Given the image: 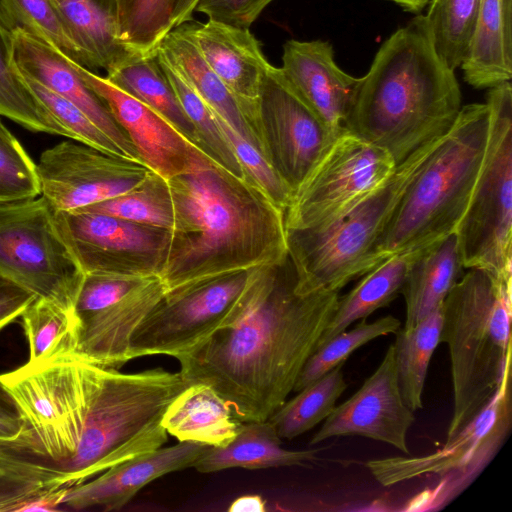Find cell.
<instances>
[{
	"instance_id": "1",
	"label": "cell",
	"mask_w": 512,
	"mask_h": 512,
	"mask_svg": "<svg viewBox=\"0 0 512 512\" xmlns=\"http://www.w3.org/2000/svg\"><path fill=\"white\" fill-rule=\"evenodd\" d=\"M339 298L299 289L289 256L255 267L224 323L177 358L179 372L211 386L240 421H265L293 391Z\"/></svg>"
},
{
	"instance_id": "2",
	"label": "cell",
	"mask_w": 512,
	"mask_h": 512,
	"mask_svg": "<svg viewBox=\"0 0 512 512\" xmlns=\"http://www.w3.org/2000/svg\"><path fill=\"white\" fill-rule=\"evenodd\" d=\"M167 180L174 211L160 274L167 290L288 257L284 211L201 149L187 169Z\"/></svg>"
},
{
	"instance_id": "3",
	"label": "cell",
	"mask_w": 512,
	"mask_h": 512,
	"mask_svg": "<svg viewBox=\"0 0 512 512\" xmlns=\"http://www.w3.org/2000/svg\"><path fill=\"white\" fill-rule=\"evenodd\" d=\"M461 108L454 70L438 56L424 15H417L380 46L343 127L399 165L446 134Z\"/></svg>"
},
{
	"instance_id": "4",
	"label": "cell",
	"mask_w": 512,
	"mask_h": 512,
	"mask_svg": "<svg viewBox=\"0 0 512 512\" xmlns=\"http://www.w3.org/2000/svg\"><path fill=\"white\" fill-rule=\"evenodd\" d=\"M511 283L470 268L443 301L440 343L449 350L453 389L445 441L478 416L511 367Z\"/></svg>"
},
{
	"instance_id": "5",
	"label": "cell",
	"mask_w": 512,
	"mask_h": 512,
	"mask_svg": "<svg viewBox=\"0 0 512 512\" xmlns=\"http://www.w3.org/2000/svg\"><path fill=\"white\" fill-rule=\"evenodd\" d=\"M490 128L486 103L462 106L457 119L421 165L375 246L392 254L429 245L455 232L471 198Z\"/></svg>"
},
{
	"instance_id": "6",
	"label": "cell",
	"mask_w": 512,
	"mask_h": 512,
	"mask_svg": "<svg viewBox=\"0 0 512 512\" xmlns=\"http://www.w3.org/2000/svg\"><path fill=\"white\" fill-rule=\"evenodd\" d=\"M443 136L416 150L381 186L327 224L285 230L288 256L300 289L340 291L383 262L376 256V243L407 187Z\"/></svg>"
},
{
	"instance_id": "7",
	"label": "cell",
	"mask_w": 512,
	"mask_h": 512,
	"mask_svg": "<svg viewBox=\"0 0 512 512\" xmlns=\"http://www.w3.org/2000/svg\"><path fill=\"white\" fill-rule=\"evenodd\" d=\"M488 142L468 206L455 233L465 269L512 278V86L488 90Z\"/></svg>"
},
{
	"instance_id": "8",
	"label": "cell",
	"mask_w": 512,
	"mask_h": 512,
	"mask_svg": "<svg viewBox=\"0 0 512 512\" xmlns=\"http://www.w3.org/2000/svg\"><path fill=\"white\" fill-rule=\"evenodd\" d=\"M84 275L43 196L0 202V279L74 312Z\"/></svg>"
},
{
	"instance_id": "9",
	"label": "cell",
	"mask_w": 512,
	"mask_h": 512,
	"mask_svg": "<svg viewBox=\"0 0 512 512\" xmlns=\"http://www.w3.org/2000/svg\"><path fill=\"white\" fill-rule=\"evenodd\" d=\"M511 367L497 392L478 416L461 432L431 454L373 459L366 463L385 487L433 474L438 484L424 494L419 509L441 508L465 490L496 456L512 424Z\"/></svg>"
},
{
	"instance_id": "10",
	"label": "cell",
	"mask_w": 512,
	"mask_h": 512,
	"mask_svg": "<svg viewBox=\"0 0 512 512\" xmlns=\"http://www.w3.org/2000/svg\"><path fill=\"white\" fill-rule=\"evenodd\" d=\"M252 269L210 275L167 290L133 332L129 361L160 354L177 359L193 349L228 318Z\"/></svg>"
},
{
	"instance_id": "11",
	"label": "cell",
	"mask_w": 512,
	"mask_h": 512,
	"mask_svg": "<svg viewBox=\"0 0 512 512\" xmlns=\"http://www.w3.org/2000/svg\"><path fill=\"white\" fill-rule=\"evenodd\" d=\"M396 166L386 150L344 128L294 191L284 211L285 230L327 224L381 186Z\"/></svg>"
},
{
	"instance_id": "12",
	"label": "cell",
	"mask_w": 512,
	"mask_h": 512,
	"mask_svg": "<svg viewBox=\"0 0 512 512\" xmlns=\"http://www.w3.org/2000/svg\"><path fill=\"white\" fill-rule=\"evenodd\" d=\"M55 226L84 274L160 276L171 231L86 211H54Z\"/></svg>"
},
{
	"instance_id": "13",
	"label": "cell",
	"mask_w": 512,
	"mask_h": 512,
	"mask_svg": "<svg viewBox=\"0 0 512 512\" xmlns=\"http://www.w3.org/2000/svg\"><path fill=\"white\" fill-rule=\"evenodd\" d=\"M343 130L323 121L280 67L271 65L261 89L257 132L264 155L293 193Z\"/></svg>"
},
{
	"instance_id": "14",
	"label": "cell",
	"mask_w": 512,
	"mask_h": 512,
	"mask_svg": "<svg viewBox=\"0 0 512 512\" xmlns=\"http://www.w3.org/2000/svg\"><path fill=\"white\" fill-rule=\"evenodd\" d=\"M152 171L142 161L66 140L36 164L40 195L54 211H76L124 194Z\"/></svg>"
},
{
	"instance_id": "15",
	"label": "cell",
	"mask_w": 512,
	"mask_h": 512,
	"mask_svg": "<svg viewBox=\"0 0 512 512\" xmlns=\"http://www.w3.org/2000/svg\"><path fill=\"white\" fill-rule=\"evenodd\" d=\"M414 411L404 402L398 384L394 345L376 370L346 401L335 406L312 436L310 445L332 437L361 436L393 446L405 455Z\"/></svg>"
},
{
	"instance_id": "16",
	"label": "cell",
	"mask_w": 512,
	"mask_h": 512,
	"mask_svg": "<svg viewBox=\"0 0 512 512\" xmlns=\"http://www.w3.org/2000/svg\"><path fill=\"white\" fill-rule=\"evenodd\" d=\"M180 26L234 97L263 153L257 132L258 107L262 85L272 64L261 43L250 28L213 19L205 22L192 19Z\"/></svg>"
},
{
	"instance_id": "17",
	"label": "cell",
	"mask_w": 512,
	"mask_h": 512,
	"mask_svg": "<svg viewBox=\"0 0 512 512\" xmlns=\"http://www.w3.org/2000/svg\"><path fill=\"white\" fill-rule=\"evenodd\" d=\"M71 64L85 84L107 106L145 165L166 179L190 166L199 148L189 142L168 121L143 102L115 86L105 76L72 61Z\"/></svg>"
},
{
	"instance_id": "18",
	"label": "cell",
	"mask_w": 512,
	"mask_h": 512,
	"mask_svg": "<svg viewBox=\"0 0 512 512\" xmlns=\"http://www.w3.org/2000/svg\"><path fill=\"white\" fill-rule=\"evenodd\" d=\"M209 447L202 443L179 441L176 445L162 446L126 460L100 473L94 480L67 487L62 506L75 511L91 508L119 510L153 480L193 467Z\"/></svg>"
},
{
	"instance_id": "19",
	"label": "cell",
	"mask_w": 512,
	"mask_h": 512,
	"mask_svg": "<svg viewBox=\"0 0 512 512\" xmlns=\"http://www.w3.org/2000/svg\"><path fill=\"white\" fill-rule=\"evenodd\" d=\"M280 69L301 99L329 126L342 129L360 78L343 71L328 41L288 40Z\"/></svg>"
},
{
	"instance_id": "20",
	"label": "cell",
	"mask_w": 512,
	"mask_h": 512,
	"mask_svg": "<svg viewBox=\"0 0 512 512\" xmlns=\"http://www.w3.org/2000/svg\"><path fill=\"white\" fill-rule=\"evenodd\" d=\"M166 291L160 276H151L125 295L78 318L73 356L103 367H122L129 361L133 332Z\"/></svg>"
},
{
	"instance_id": "21",
	"label": "cell",
	"mask_w": 512,
	"mask_h": 512,
	"mask_svg": "<svg viewBox=\"0 0 512 512\" xmlns=\"http://www.w3.org/2000/svg\"><path fill=\"white\" fill-rule=\"evenodd\" d=\"M13 57L22 75L31 78L70 101L83 111L129 158L140 160L136 149L117 124L104 102L85 84L59 51L16 29Z\"/></svg>"
},
{
	"instance_id": "22",
	"label": "cell",
	"mask_w": 512,
	"mask_h": 512,
	"mask_svg": "<svg viewBox=\"0 0 512 512\" xmlns=\"http://www.w3.org/2000/svg\"><path fill=\"white\" fill-rule=\"evenodd\" d=\"M460 68L477 89L512 77V0H482L468 52Z\"/></svg>"
},
{
	"instance_id": "23",
	"label": "cell",
	"mask_w": 512,
	"mask_h": 512,
	"mask_svg": "<svg viewBox=\"0 0 512 512\" xmlns=\"http://www.w3.org/2000/svg\"><path fill=\"white\" fill-rule=\"evenodd\" d=\"M463 262L455 232L425 246L411 263L401 294L412 328L440 306L463 275Z\"/></svg>"
},
{
	"instance_id": "24",
	"label": "cell",
	"mask_w": 512,
	"mask_h": 512,
	"mask_svg": "<svg viewBox=\"0 0 512 512\" xmlns=\"http://www.w3.org/2000/svg\"><path fill=\"white\" fill-rule=\"evenodd\" d=\"M161 423L179 441L219 447L235 437L242 421L211 386L192 383L169 404Z\"/></svg>"
},
{
	"instance_id": "25",
	"label": "cell",
	"mask_w": 512,
	"mask_h": 512,
	"mask_svg": "<svg viewBox=\"0 0 512 512\" xmlns=\"http://www.w3.org/2000/svg\"><path fill=\"white\" fill-rule=\"evenodd\" d=\"M318 450H287L282 438L268 421L242 422L235 437L227 444L209 447L194 463L201 473L229 468L265 469L305 466L317 459Z\"/></svg>"
},
{
	"instance_id": "26",
	"label": "cell",
	"mask_w": 512,
	"mask_h": 512,
	"mask_svg": "<svg viewBox=\"0 0 512 512\" xmlns=\"http://www.w3.org/2000/svg\"><path fill=\"white\" fill-rule=\"evenodd\" d=\"M425 246L392 254L363 275L352 290L339 298L334 316L317 348L347 330L355 321L367 318L391 303L401 293L411 263Z\"/></svg>"
},
{
	"instance_id": "27",
	"label": "cell",
	"mask_w": 512,
	"mask_h": 512,
	"mask_svg": "<svg viewBox=\"0 0 512 512\" xmlns=\"http://www.w3.org/2000/svg\"><path fill=\"white\" fill-rule=\"evenodd\" d=\"M157 50L176 67L213 112L258 148L234 97L206 64L180 25L163 38Z\"/></svg>"
},
{
	"instance_id": "28",
	"label": "cell",
	"mask_w": 512,
	"mask_h": 512,
	"mask_svg": "<svg viewBox=\"0 0 512 512\" xmlns=\"http://www.w3.org/2000/svg\"><path fill=\"white\" fill-rule=\"evenodd\" d=\"M105 77L157 112L197 147L195 129L168 82L156 52L133 55L107 72Z\"/></svg>"
},
{
	"instance_id": "29",
	"label": "cell",
	"mask_w": 512,
	"mask_h": 512,
	"mask_svg": "<svg viewBox=\"0 0 512 512\" xmlns=\"http://www.w3.org/2000/svg\"><path fill=\"white\" fill-rule=\"evenodd\" d=\"M56 1L95 72L107 73L135 55L120 40L116 11L97 0Z\"/></svg>"
},
{
	"instance_id": "30",
	"label": "cell",
	"mask_w": 512,
	"mask_h": 512,
	"mask_svg": "<svg viewBox=\"0 0 512 512\" xmlns=\"http://www.w3.org/2000/svg\"><path fill=\"white\" fill-rule=\"evenodd\" d=\"M0 21L10 32L19 29L95 72L56 0H0Z\"/></svg>"
},
{
	"instance_id": "31",
	"label": "cell",
	"mask_w": 512,
	"mask_h": 512,
	"mask_svg": "<svg viewBox=\"0 0 512 512\" xmlns=\"http://www.w3.org/2000/svg\"><path fill=\"white\" fill-rule=\"evenodd\" d=\"M443 303L412 328H400L393 343L398 384L405 404L412 410L423 407V391L429 363L440 344Z\"/></svg>"
},
{
	"instance_id": "32",
	"label": "cell",
	"mask_w": 512,
	"mask_h": 512,
	"mask_svg": "<svg viewBox=\"0 0 512 512\" xmlns=\"http://www.w3.org/2000/svg\"><path fill=\"white\" fill-rule=\"evenodd\" d=\"M0 116L35 132L71 134L55 119L31 90L13 57L12 33L0 21Z\"/></svg>"
},
{
	"instance_id": "33",
	"label": "cell",
	"mask_w": 512,
	"mask_h": 512,
	"mask_svg": "<svg viewBox=\"0 0 512 512\" xmlns=\"http://www.w3.org/2000/svg\"><path fill=\"white\" fill-rule=\"evenodd\" d=\"M341 363L286 400L267 420L282 439L291 440L323 422L347 388Z\"/></svg>"
},
{
	"instance_id": "34",
	"label": "cell",
	"mask_w": 512,
	"mask_h": 512,
	"mask_svg": "<svg viewBox=\"0 0 512 512\" xmlns=\"http://www.w3.org/2000/svg\"><path fill=\"white\" fill-rule=\"evenodd\" d=\"M29 345V363H44L73 356L78 320L68 311L43 298H34L20 315Z\"/></svg>"
},
{
	"instance_id": "35",
	"label": "cell",
	"mask_w": 512,
	"mask_h": 512,
	"mask_svg": "<svg viewBox=\"0 0 512 512\" xmlns=\"http://www.w3.org/2000/svg\"><path fill=\"white\" fill-rule=\"evenodd\" d=\"M482 0H429L424 15L433 46L452 70L466 57Z\"/></svg>"
},
{
	"instance_id": "36",
	"label": "cell",
	"mask_w": 512,
	"mask_h": 512,
	"mask_svg": "<svg viewBox=\"0 0 512 512\" xmlns=\"http://www.w3.org/2000/svg\"><path fill=\"white\" fill-rule=\"evenodd\" d=\"M156 55L168 82L195 129L197 147L225 169L244 178L241 166L209 106L162 53L156 50Z\"/></svg>"
},
{
	"instance_id": "37",
	"label": "cell",
	"mask_w": 512,
	"mask_h": 512,
	"mask_svg": "<svg viewBox=\"0 0 512 512\" xmlns=\"http://www.w3.org/2000/svg\"><path fill=\"white\" fill-rule=\"evenodd\" d=\"M76 211L102 213L169 230L173 226L174 211L168 180L154 171H150L134 189Z\"/></svg>"
},
{
	"instance_id": "38",
	"label": "cell",
	"mask_w": 512,
	"mask_h": 512,
	"mask_svg": "<svg viewBox=\"0 0 512 512\" xmlns=\"http://www.w3.org/2000/svg\"><path fill=\"white\" fill-rule=\"evenodd\" d=\"M177 0H118L117 21L123 45L135 55H152L173 29Z\"/></svg>"
},
{
	"instance_id": "39",
	"label": "cell",
	"mask_w": 512,
	"mask_h": 512,
	"mask_svg": "<svg viewBox=\"0 0 512 512\" xmlns=\"http://www.w3.org/2000/svg\"><path fill=\"white\" fill-rule=\"evenodd\" d=\"M400 328V320L393 315H386L373 322H368L367 318L361 319L355 327L337 334L312 353L304 364L293 391L298 392L344 363L354 351L368 342L395 334Z\"/></svg>"
},
{
	"instance_id": "40",
	"label": "cell",
	"mask_w": 512,
	"mask_h": 512,
	"mask_svg": "<svg viewBox=\"0 0 512 512\" xmlns=\"http://www.w3.org/2000/svg\"><path fill=\"white\" fill-rule=\"evenodd\" d=\"M212 111V110H211ZM216 122L229 142L244 178L258 187L277 207L285 211L293 191L278 175L263 153L212 111Z\"/></svg>"
},
{
	"instance_id": "41",
	"label": "cell",
	"mask_w": 512,
	"mask_h": 512,
	"mask_svg": "<svg viewBox=\"0 0 512 512\" xmlns=\"http://www.w3.org/2000/svg\"><path fill=\"white\" fill-rule=\"evenodd\" d=\"M38 195L36 163L0 118V202Z\"/></svg>"
},
{
	"instance_id": "42",
	"label": "cell",
	"mask_w": 512,
	"mask_h": 512,
	"mask_svg": "<svg viewBox=\"0 0 512 512\" xmlns=\"http://www.w3.org/2000/svg\"><path fill=\"white\" fill-rule=\"evenodd\" d=\"M23 77L43 105L71 134L72 140L103 152L125 156L120 148L78 107L39 82L24 75Z\"/></svg>"
},
{
	"instance_id": "43",
	"label": "cell",
	"mask_w": 512,
	"mask_h": 512,
	"mask_svg": "<svg viewBox=\"0 0 512 512\" xmlns=\"http://www.w3.org/2000/svg\"><path fill=\"white\" fill-rule=\"evenodd\" d=\"M274 0H199L195 12L207 19L251 28L264 9Z\"/></svg>"
},
{
	"instance_id": "44",
	"label": "cell",
	"mask_w": 512,
	"mask_h": 512,
	"mask_svg": "<svg viewBox=\"0 0 512 512\" xmlns=\"http://www.w3.org/2000/svg\"><path fill=\"white\" fill-rule=\"evenodd\" d=\"M47 489L40 482L0 467V512H16L21 504Z\"/></svg>"
},
{
	"instance_id": "45",
	"label": "cell",
	"mask_w": 512,
	"mask_h": 512,
	"mask_svg": "<svg viewBox=\"0 0 512 512\" xmlns=\"http://www.w3.org/2000/svg\"><path fill=\"white\" fill-rule=\"evenodd\" d=\"M34 298L22 288L0 279V330L20 317Z\"/></svg>"
},
{
	"instance_id": "46",
	"label": "cell",
	"mask_w": 512,
	"mask_h": 512,
	"mask_svg": "<svg viewBox=\"0 0 512 512\" xmlns=\"http://www.w3.org/2000/svg\"><path fill=\"white\" fill-rule=\"evenodd\" d=\"M66 488L67 487L47 489L21 504L16 512L58 511L62 506V499Z\"/></svg>"
},
{
	"instance_id": "47",
	"label": "cell",
	"mask_w": 512,
	"mask_h": 512,
	"mask_svg": "<svg viewBox=\"0 0 512 512\" xmlns=\"http://www.w3.org/2000/svg\"><path fill=\"white\" fill-rule=\"evenodd\" d=\"M0 418L21 420L19 410L12 395L0 380Z\"/></svg>"
},
{
	"instance_id": "48",
	"label": "cell",
	"mask_w": 512,
	"mask_h": 512,
	"mask_svg": "<svg viewBox=\"0 0 512 512\" xmlns=\"http://www.w3.org/2000/svg\"><path fill=\"white\" fill-rule=\"evenodd\" d=\"M199 0H177L173 15V28L193 19L195 7Z\"/></svg>"
},
{
	"instance_id": "49",
	"label": "cell",
	"mask_w": 512,
	"mask_h": 512,
	"mask_svg": "<svg viewBox=\"0 0 512 512\" xmlns=\"http://www.w3.org/2000/svg\"><path fill=\"white\" fill-rule=\"evenodd\" d=\"M229 511H265V502L260 495H244L235 499Z\"/></svg>"
},
{
	"instance_id": "50",
	"label": "cell",
	"mask_w": 512,
	"mask_h": 512,
	"mask_svg": "<svg viewBox=\"0 0 512 512\" xmlns=\"http://www.w3.org/2000/svg\"><path fill=\"white\" fill-rule=\"evenodd\" d=\"M21 420L0 418V440L15 437L21 430Z\"/></svg>"
},
{
	"instance_id": "51",
	"label": "cell",
	"mask_w": 512,
	"mask_h": 512,
	"mask_svg": "<svg viewBox=\"0 0 512 512\" xmlns=\"http://www.w3.org/2000/svg\"><path fill=\"white\" fill-rule=\"evenodd\" d=\"M391 1L403 10L410 13H420L425 7H427L429 0H387Z\"/></svg>"
},
{
	"instance_id": "52",
	"label": "cell",
	"mask_w": 512,
	"mask_h": 512,
	"mask_svg": "<svg viewBox=\"0 0 512 512\" xmlns=\"http://www.w3.org/2000/svg\"><path fill=\"white\" fill-rule=\"evenodd\" d=\"M106 7L113 9L117 13L118 0H97Z\"/></svg>"
}]
</instances>
